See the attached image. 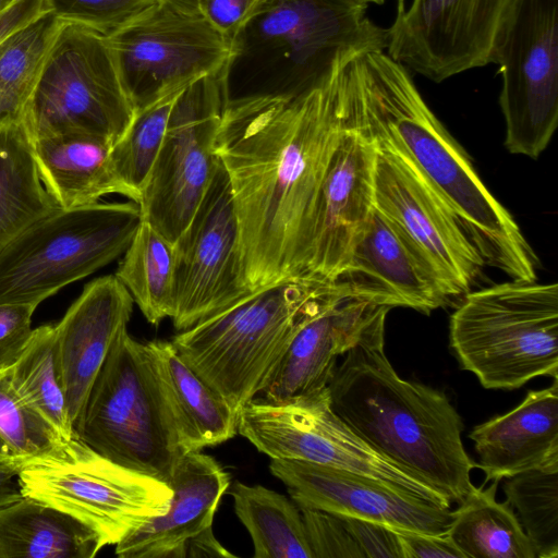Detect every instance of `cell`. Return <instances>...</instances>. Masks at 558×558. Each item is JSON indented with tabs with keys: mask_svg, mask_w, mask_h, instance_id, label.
Segmentation results:
<instances>
[{
	"mask_svg": "<svg viewBox=\"0 0 558 558\" xmlns=\"http://www.w3.org/2000/svg\"><path fill=\"white\" fill-rule=\"evenodd\" d=\"M19 399L38 415L65 444L75 437L58 369L54 326L34 329L19 361L8 372Z\"/></svg>",
	"mask_w": 558,
	"mask_h": 558,
	"instance_id": "1f68e13d",
	"label": "cell"
},
{
	"mask_svg": "<svg viewBox=\"0 0 558 558\" xmlns=\"http://www.w3.org/2000/svg\"><path fill=\"white\" fill-rule=\"evenodd\" d=\"M73 427L96 452L165 483L185 453L146 343L128 329L113 343Z\"/></svg>",
	"mask_w": 558,
	"mask_h": 558,
	"instance_id": "52a82bcc",
	"label": "cell"
},
{
	"mask_svg": "<svg viewBox=\"0 0 558 558\" xmlns=\"http://www.w3.org/2000/svg\"><path fill=\"white\" fill-rule=\"evenodd\" d=\"M253 0H199L208 19L228 37Z\"/></svg>",
	"mask_w": 558,
	"mask_h": 558,
	"instance_id": "7bdbcfd3",
	"label": "cell"
},
{
	"mask_svg": "<svg viewBox=\"0 0 558 558\" xmlns=\"http://www.w3.org/2000/svg\"><path fill=\"white\" fill-rule=\"evenodd\" d=\"M366 3L383 4L386 0H363Z\"/></svg>",
	"mask_w": 558,
	"mask_h": 558,
	"instance_id": "681fc988",
	"label": "cell"
},
{
	"mask_svg": "<svg viewBox=\"0 0 558 558\" xmlns=\"http://www.w3.org/2000/svg\"><path fill=\"white\" fill-rule=\"evenodd\" d=\"M486 481L558 462V378L531 390L514 409L473 428L469 435Z\"/></svg>",
	"mask_w": 558,
	"mask_h": 558,
	"instance_id": "cb8c5ba5",
	"label": "cell"
},
{
	"mask_svg": "<svg viewBox=\"0 0 558 558\" xmlns=\"http://www.w3.org/2000/svg\"><path fill=\"white\" fill-rule=\"evenodd\" d=\"M229 100L221 68L190 83L173 104L138 204L142 219L172 244L210 183L216 137Z\"/></svg>",
	"mask_w": 558,
	"mask_h": 558,
	"instance_id": "5bb4252c",
	"label": "cell"
},
{
	"mask_svg": "<svg viewBox=\"0 0 558 558\" xmlns=\"http://www.w3.org/2000/svg\"><path fill=\"white\" fill-rule=\"evenodd\" d=\"M404 8V0H397V9H403Z\"/></svg>",
	"mask_w": 558,
	"mask_h": 558,
	"instance_id": "f907efd6",
	"label": "cell"
},
{
	"mask_svg": "<svg viewBox=\"0 0 558 558\" xmlns=\"http://www.w3.org/2000/svg\"><path fill=\"white\" fill-rule=\"evenodd\" d=\"M26 102L0 89V125L14 119L22 118Z\"/></svg>",
	"mask_w": 558,
	"mask_h": 558,
	"instance_id": "bcb514c9",
	"label": "cell"
},
{
	"mask_svg": "<svg viewBox=\"0 0 558 558\" xmlns=\"http://www.w3.org/2000/svg\"><path fill=\"white\" fill-rule=\"evenodd\" d=\"M236 557L227 550L216 538L213 526L189 538L182 546L180 558Z\"/></svg>",
	"mask_w": 558,
	"mask_h": 558,
	"instance_id": "ee69618b",
	"label": "cell"
},
{
	"mask_svg": "<svg viewBox=\"0 0 558 558\" xmlns=\"http://www.w3.org/2000/svg\"><path fill=\"white\" fill-rule=\"evenodd\" d=\"M32 141L41 181L58 207L89 205L112 193L125 196L111 169L110 143L87 135Z\"/></svg>",
	"mask_w": 558,
	"mask_h": 558,
	"instance_id": "484cf974",
	"label": "cell"
},
{
	"mask_svg": "<svg viewBox=\"0 0 558 558\" xmlns=\"http://www.w3.org/2000/svg\"><path fill=\"white\" fill-rule=\"evenodd\" d=\"M300 510L313 558H364L340 517L316 509Z\"/></svg>",
	"mask_w": 558,
	"mask_h": 558,
	"instance_id": "74e56055",
	"label": "cell"
},
{
	"mask_svg": "<svg viewBox=\"0 0 558 558\" xmlns=\"http://www.w3.org/2000/svg\"><path fill=\"white\" fill-rule=\"evenodd\" d=\"M336 282L293 277L254 290L179 331L171 343L185 363L239 414L258 395L298 331L340 300Z\"/></svg>",
	"mask_w": 558,
	"mask_h": 558,
	"instance_id": "5b68a950",
	"label": "cell"
},
{
	"mask_svg": "<svg viewBox=\"0 0 558 558\" xmlns=\"http://www.w3.org/2000/svg\"><path fill=\"white\" fill-rule=\"evenodd\" d=\"M375 208L396 228L449 301L463 296L486 264L449 206L399 156L377 147Z\"/></svg>",
	"mask_w": 558,
	"mask_h": 558,
	"instance_id": "9a60e30c",
	"label": "cell"
},
{
	"mask_svg": "<svg viewBox=\"0 0 558 558\" xmlns=\"http://www.w3.org/2000/svg\"><path fill=\"white\" fill-rule=\"evenodd\" d=\"M269 470L300 508L432 535H445L453 517L450 508L362 474L283 459H271Z\"/></svg>",
	"mask_w": 558,
	"mask_h": 558,
	"instance_id": "d6986e66",
	"label": "cell"
},
{
	"mask_svg": "<svg viewBox=\"0 0 558 558\" xmlns=\"http://www.w3.org/2000/svg\"><path fill=\"white\" fill-rule=\"evenodd\" d=\"M389 307L344 298L306 323L293 337L260 395L264 401L283 403L327 388L337 357L354 347Z\"/></svg>",
	"mask_w": 558,
	"mask_h": 558,
	"instance_id": "44dd1931",
	"label": "cell"
},
{
	"mask_svg": "<svg viewBox=\"0 0 558 558\" xmlns=\"http://www.w3.org/2000/svg\"><path fill=\"white\" fill-rule=\"evenodd\" d=\"M402 558H464L463 554L445 535H432L396 530Z\"/></svg>",
	"mask_w": 558,
	"mask_h": 558,
	"instance_id": "60d3db41",
	"label": "cell"
},
{
	"mask_svg": "<svg viewBox=\"0 0 558 558\" xmlns=\"http://www.w3.org/2000/svg\"><path fill=\"white\" fill-rule=\"evenodd\" d=\"M377 148L345 126L328 162L314 207L305 276L335 281L350 262L375 208Z\"/></svg>",
	"mask_w": 558,
	"mask_h": 558,
	"instance_id": "ac0fdd59",
	"label": "cell"
},
{
	"mask_svg": "<svg viewBox=\"0 0 558 558\" xmlns=\"http://www.w3.org/2000/svg\"><path fill=\"white\" fill-rule=\"evenodd\" d=\"M183 88L136 110L130 125L111 147L113 174L125 196L137 204L161 147L173 104Z\"/></svg>",
	"mask_w": 558,
	"mask_h": 558,
	"instance_id": "d6a6232c",
	"label": "cell"
},
{
	"mask_svg": "<svg viewBox=\"0 0 558 558\" xmlns=\"http://www.w3.org/2000/svg\"><path fill=\"white\" fill-rule=\"evenodd\" d=\"M47 12H50L47 0H14L0 11V44Z\"/></svg>",
	"mask_w": 558,
	"mask_h": 558,
	"instance_id": "b9f144b4",
	"label": "cell"
},
{
	"mask_svg": "<svg viewBox=\"0 0 558 558\" xmlns=\"http://www.w3.org/2000/svg\"><path fill=\"white\" fill-rule=\"evenodd\" d=\"M133 304L114 275L99 277L54 325L56 359L73 426L113 343L128 329Z\"/></svg>",
	"mask_w": 558,
	"mask_h": 558,
	"instance_id": "ffe728a7",
	"label": "cell"
},
{
	"mask_svg": "<svg viewBox=\"0 0 558 558\" xmlns=\"http://www.w3.org/2000/svg\"><path fill=\"white\" fill-rule=\"evenodd\" d=\"M56 208L41 181L23 117L1 124L0 248Z\"/></svg>",
	"mask_w": 558,
	"mask_h": 558,
	"instance_id": "83f0119b",
	"label": "cell"
},
{
	"mask_svg": "<svg viewBox=\"0 0 558 558\" xmlns=\"http://www.w3.org/2000/svg\"><path fill=\"white\" fill-rule=\"evenodd\" d=\"M114 276L126 288L148 323L173 314V244L147 221H141Z\"/></svg>",
	"mask_w": 558,
	"mask_h": 558,
	"instance_id": "4dcf8cb0",
	"label": "cell"
},
{
	"mask_svg": "<svg viewBox=\"0 0 558 558\" xmlns=\"http://www.w3.org/2000/svg\"><path fill=\"white\" fill-rule=\"evenodd\" d=\"M160 0H47L58 19L88 27L104 36L148 12Z\"/></svg>",
	"mask_w": 558,
	"mask_h": 558,
	"instance_id": "8d00e7d4",
	"label": "cell"
},
{
	"mask_svg": "<svg viewBox=\"0 0 558 558\" xmlns=\"http://www.w3.org/2000/svg\"><path fill=\"white\" fill-rule=\"evenodd\" d=\"M505 146L536 159L558 124V0H512L495 35Z\"/></svg>",
	"mask_w": 558,
	"mask_h": 558,
	"instance_id": "7c38bea8",
	"label": "cell"
},
{
	"mask_svg": "<svg viewBox=\"0 0 558 558\" xmlns=\"http://www.w3.org/2000/svg\"><path fill=\"white\" fill-rule=\"evenodd\" d=\"M363 0H253L229 35V99L300 93L344 51H384L388 28Z\"/></svg>",
	"mask_w": 558,
	"mask_h": 558,
	"instance_id": "277c9868",
	"label": "cell"
},
{
	"mask_svg": "<svg viewBox=\"0 0 558 558\" xmlns=\"http://www.w3.org/2000/svg\"><path fill=\"white\" fill-rule=\"evenodd\" d=\"M32 304H0V374L9 372L26 349L34 329Z\"/></svg>",
	"mask_w": 558,
	"mask_h": 558,
	"instance_id": "f35d334b",
	"label": "cell"
},
{
	"mask_svg": "<svg viewBox=\"0 0 558 558\" xmlns=\"http://www.w3.org/2000/svg\"><path fill=\"white\" fill-rule=\"evenodd\" d=\"M185 452L225 442L238 433V413L180 356L171 341L146 342Z\"/></svg>",
	"mask_w": 558,
	"mask_h": 558,
	"instance_id": "d4e9b609",
	"label": "cell"
},
{
	"mask_svg": "<svg viewBox=\"0 0 558 558\" xmlns=\"http://www.w3.org/2000/svg\"><path fill=\"white\" fill-rule=\"evenodd\" d=\"M20 462H0V507L22 497L17 481Z\"/></svg>",
	"mask_w": 558,
	"mask_h": 558,
	"instance_id": "f6af8a7d",
	"label": "cell"
},
{
	"mask_svg": "<svg viewBox=\"0 0 558 558\" xmlns=\"http://www.w3.org/2000/svg\"><path fill=\"white\" fill-rule=\"evenodd\" d=\"M335 281L349 298L389 308L408 307L428 315L450 302L376 208Z\"/></svg>",
	"mask_w": 558,
	"mask_h": 558,
	"instance_id": "7402d4cb",
	"label": "cell"
},
{
	"mask_svg": "<svg viewBox=\"0 0 558 558\" xmlns=\"http://www.w3.org/2000/svg\"><path fill=\"white\" fill-rule=\"evenodd\" d=\"M135 111L225 66L229 37L199 0H160L106 36Z\"/></svg>",
	"mask_w": 558,
	"mask_h": 558,
	"instance_id": "4fadbf2b",
	"label": "cell"
},
{
	"mask_svg": "<svg viewBox=\"0 0 558 558\" xmlns=\"http://www.w3.org/2000/svg\"><path fill=\"white\" fill-rule=\"evenodd\" d=\"M238 433L271 459L362 474L450 508L451 502L440 492L354 433L331 409L327 388L283 403L254 398L239 412Z\"/></svg>",
	"mask_w": 558,
	"mask_h": 558,
	"instance_id": "8fae6325",
	"label": "cell"
},
{
	"mask_svg": "<svg viewBox=\"0 0 558 558\" xmlns=\"http://www.w3.org/2000/svg\"><path fill=\"white\" fill-rule=\"evenodd\" d=\"M141 221L131 199L56 208L0 248V304L38 306L94 274L126 251Z\"/></svg>",
	"mask_w": 558,
	"mask_h": 558,
	"instance_id": "ba28073f",
	"label": "cell"
},
{
	"mask_svg": "<svg viewBox=\"0 0 558 558\" xmlns=\"http://www.w3.org/2000/svg\"><path fill=\"white\" fill-rule=\"evenodd\" d=\"M229 488L255 558H313L301 510L292 499L262 485L234 482Z\"/></svg>",
	"mask_w": 558,
	"mask_h": 558,
	"instance_id": "f546056e",
	"label": "cell"
},
{
	"mask_svg": "<svg viewBox=\"0 0 558 558\" xmlns=\"http://www.w3.org/2000/svg\"><path fill=\"white\" fill-rule=\"evenodd\" d=\"M172 489L166 513L151 518L116 545L120 558H180L184 543L213 526L230 474L211 456L189 451L167 483Z\"/></svg>",
	"mask_w": 558,
	"mask_h": 558,
	"instance_id": "603a6c76",
	"label": "cell"
},
{
	"mask_svg": "<svg viewBox=\"0 0 558 558\" xmlns=\"http://www.w3.org/2000/svg\"><path fill=\"white\" fill-rule=\"evenodd\" d=\"M385 322L336 366L331 409L376 451L459 504L475 488L477 468L463 446L462 418L444 392L398 375L385 353Z\"/></svg>",
	"mask_w": 558,
	"mask_h": 558,
	"instance_id": "3957f363",
	"label": "cell"
},
{
	"mask_svg": "<svg viewBox=\"0 0 558 558\" xmlns=\"http://www.w3.org/2000/svg\"><path fill=\"white\" fill-rule=\"evenodd\" d=\"M173 250L171 318L178 331L195 326L253 292L243 279L231 185L218 156L204 197L173 243Z\"/></svg>",
	"mask_w": 558,
	"mask_h": 558,
	"instance_id": "2e32d148",
	"label": "cell"
},
{
	"mask_svg": "<svg viewBox=\"0 0 558 558\" xmlns=\"http://www.w3.org/2000/svg\"><path fill=\"white\" fill-rule=\"evenodd\" d=\"M498 483L475 487L459 502L446 535L464 558H536L512 507L497 501Z\"/></svg>",
	"mask_w": 558,
	"mask_h": 558,
	"instance_id": "f1b7e54d",
	"label": "cell"
},
{
	"mask_svg": "<svg viewBox=\"0 0 558 558\" xmlns=\"http://www.w3.org/2000/svg\"><path fill=\"white\" fill-rule=\"evenodd\" d=\"M449 340L486 389L558 378V284L512 279L468 292L450 317Z\"/></svg>",
	"mask_w": 558,
	"mask_h": 558,
	"instance_id": "8992f818",
	"label": "cell"
},
{
	"mask_svg": "<svg viewBox=\"0 0 558 558\" xmlns=\"http://www.w3.org/2000/svg\"><path fill=\"white\" fill-rule=\"evenodd\" d=\"M0 441L21 464L63 445L54 432L14 393L8 372L0 374Z\"/></svg>",
	"mask_w": 558,
	"mask_h": 558,
	"instance_id": "d590c367",
	"label": "cell"
},
{
	"mask_svg": "<svg viewBox=\"0 0 558 558\" xmlns=\"http://www.w3.org/2000/svg\"><path fill=\"white\" fill-rule=\"evenodd\" d=\"M0 462H20L13 458L4 445L0 441ZM21 463V462H20Z\"/></svg>",
	"mask_w": 558,
	"mask_h": 558,
	"instance_id": "7dc6e473",
	"label": "cell"
},
{
	"mask_svg": "<svg viewBox=\"0 0 558 558\" xmlns=\"http://www.w3.org/2000/svg\"><path fill=\"white\" fill-rule=\"evenodd\" d=\"M134 114L107 37L65 23L24 110L32 140L87 135L113 145Z\"/></svg>",
	"mask_w": 558,
	"mask_h": 558,
	"instance_id": "30bf717a",
	"label": "cell"
},
{
	"mask_svg": "<svg viewBox=\"0 0 558 558\" xmlns=\"http://www.w3.org/2000/svg\"><path fill=\"white\" fill-rule=\"evenodd\" d=\"M66 22L47 12L0 44V89L27 104Z\"/></svg>",
	"mask_w": 558,
	"mask_h": 558,
	"instance_id": "e575fe53",
	"label": "cell"
},
{
	"mask_svg": "<svg viewBox=\"0 0 558 558\" xmlns=\"http://www.w3.org/2000/svg\"><path fill=\"white\" fill-rule=\"evenodd\" d=\"M362 51L341 52L296 94L230 99L215 150L228 174L243 279L257 290L305 276L316 198L345 126V73Z\"/></svg>",
	"mask_w": 558,
	"mask_h": 558,
	"instance_id": "6da1fadb",
	"label": "cell"
},
{
	"mask_svg": "<svg viewBox=\"0 0 558 558\" xmlns=\"http://www.w3.org/2000/svg\"><path fill=\"white\" fill-rule=\"evenodd\" d=\"M349 125L404 160L449 206L486 264L513 280L535 281L538 259L510 213L428 108L405 66L384 51L347 65Z\"/></svg>",
	"mask_w": 558,
	"mask_h": 558,
	"instance_id": "7a4b0ae2",
	"label": "cell"
},
{
	"mask_svg": "<svg viewBox=\"0 0 558 558\" xmlns=\"http://www.w3.org/2000/svg\"><path fill=\"white\" fill-rule=\"evenodd\" d=\"M96 536L71 515L31 497L0 507V558H93Z\"/></svg>",
	"mask_w": 558,
	"mask_h": 558,
	"instance_id": "4316f807",
	"label": "cell"
},
{
	"mask_svg": "<svg viewBox=\"0 0 558 558\" xmlns=\"http://www.w3.org/2000/svg\"><path fill=\"white\" fill-rule=\"evenodd\" d=\"M14 0H0V11L5 9L10 3H12Z\"/></svg>",
	"mask_w": 558,
	"mask_h": 558,
	"instance_id": "c3c4849f",
	"label": "cell"
},
{
	"mask_svg": "<svg viewBox=\"0 0 558 558\" xmlns=\"http://www.w3.org/2000/svg\"><path fill=\"white\" fill-rule=\"evenodd\" d=\"M511 1L412 0L388 28L387 54L436 83L484 66Z\"/></svg>",
	"mask_w": 558,
	"mask_h": 558,
	"instance_id": "e0dca14e",
	"label": "cell"
},
{
	"mask_svg": "<svg viewBox=\"0 0 558 558\" xmlns=\"http://www.w3.org/2000/svg\"><path fill=\"white\" fill-rule=\"evenodd\" d=\"M17 481L22 496L77 520L101 549L166 513L172 496L167 483L101 456L76 435L47 454L23 461Z\"/></svg>",
	"mask_w": 558,
	"mask_h": 558,
	"instance_id": "9c48e42d",
	"label": "cell"
},
{
	"mask_svg": "<svg viewBox=\"0 0 558 558\" xmlns=\"http://www.w3.org/2000/svg\"><path fill=\"white\" fill-rule=\"evenodd\" d=\"M505 480L507 502L515 509L536 558H557L558 462Z\"/></svg>",
	"mask_w": 558,
	"mask_h": 558,
	"instance_id": "836d02e7",
	"label": "cell"
},
{
	"mask_svg": "<svg viewBox=\"0 0 558 558\" xmlns=\"http://www.w3.org/2000/svg\"><path fill=\"white\" fill-rule=\"evenodd\" d=\"M360 547L364 558H402L395 529L354 517L338 515Z\"/></svg>",
	"mask_w": 558,
	"mask_h": 558,
	"instance_id": "ab89813d",
	"label": "cell"
}]
</instances>
